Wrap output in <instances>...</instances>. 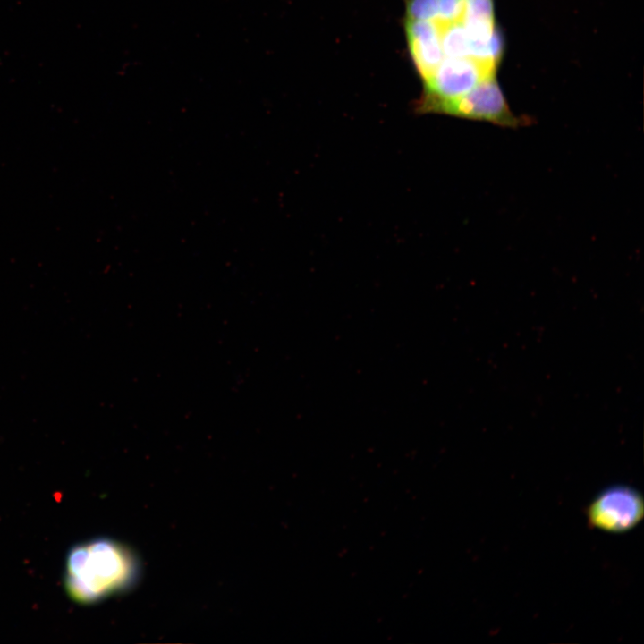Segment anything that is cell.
Segmentation results:
<instances>
[{
  "mask_svg": "<svg viewBox=\"0 0 644 644\" xmlns=\"http://www.w3.org/2000/svg\"><path fill=\"white\" fill-rule=\"evenodd\" d=\"M424 113L489 122L509 128L529 123L528 119L516 116L511 111L495 76L480 82L460 97L431 105Z\"/></svg>",
  "mask_w": 644,
  "mask_h": 644,
  "instance_id": "3957f363",
  "label": "cell"
},
{
  "mask_svg": "<svg viewBox=\"0 0 644 644\" xmlns=\"http://www.w3.org/2000/svg\"><path fill=\"white\" fill-rule=\"evenodd\" d=\"M406 14L409 20L436 21L438 0H407Z\"/></svg>",
  "mask_w": 644,
  "mask_h": 644,
  "instance_id": "ba28073f",
  "label": "cell"
},
{
  "mask_svg": "<svg viewBox=\"0 0 644 644\" xmlns=\"http://www.w3.org/2000/svg\"><path fill=\"white\" fill-rule=\"evenodd\" d=\"M405 32L410 54L423 82L444 59L440 25L436 21L406 19Z\"/></svg>",
  "mask_w": 644,
  "mask_h": 644,
  "instance_id": "5b68a950",
  "label": "cell"
},
{
  "mask_svg": "<svg viewBox=\"0 0 644 644\" xmlns=\"http://www.w3.org/2000/svg\"><path fill=\"white\" fill-rule=\"evenodd\" d=\"M464 0H438V19L440 25L462 21Z\"/></svg>",
  "mask_w": 644,
  "mask_h": 644,
  "instance_id": "9c48e42d",
  "label": "cell"
},
{
  "mask_svg": "<svg viewBox=\"0 0 644 644\" xmlns=\"http://www.w3.org/2000/svg\"><path fill=\"white\" fill-rule=\"evenodd\" d=\"M642 496L633 488L616 486L600 493L588 508L589 521L609 532H623L635 527L642 519Z\"/></svg>",
  "mask_w": 644,
  "mask_h": 644,
  "instance_id": "277c9868",
  "label": "cell"
},
{
  "mask_svg": "<svg viewBox=\"0 0 644 644\" xmlns=\"http://www.w3.org/2000/svg\"><path fill=\"white\" fill-rule=\"evenodd\" d=\"M498 64L473 58L444 57L431 77L424 81L422 99L417 106L424 111L436 103L460 97L480 82L494 77Z\"/></svg>",
  "mask_w": 644,
  "mask_h": 644,
  "instance_id": "7a4b0ae2",
  "label": "cell"
},
{
  "mask_svg": "<svg viewBox=\"0 0 644 644\" xmlns=\"http://www.w3.org/2000/svg\"><path fill=\"white\" fill-rule=\"evenodd\" d=\"M65 564V591L80 604H92L122 591L134 582L138 572L129 549L106 538L73 547Z\"/></svg>",
  "mask_w": 644,
  "mask_h": 644,
  "instance_id": "6da1fadb",
  "label": "cell"
},
{
  "mask_svg": "<svg viewBox=\"0 0 644 644\" xmlns=\"http://www.w3.org/2000/svg\"><path fill=\"white\" fill-rule=\"evenodd\" d=\"M493 0H464L462 21L495 22Z\"/></svg>",
  "mask_w": 644,
  "mask_h": 644,
  "instance_id": "52a82bcc",
  "label": "cell"
},
{
  "mask_svg": "<svg viewBox=\"0 0 644 644\" xmlns=\"http://www.w3.org/2000/svg\"><path fill=\"white\" fill-rule=\"evenodd\" d=\"M440 32L445 57L470 58V39L462 21L440 25Z\"/></svg>",
  "mask_w": 644,
  "mask_h": 644,
  "instance_id": "8992f818",
  "label": "cell"
}]
</instances>
